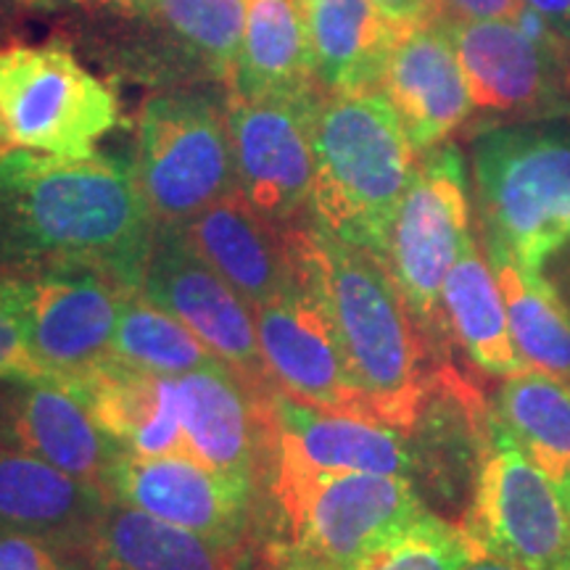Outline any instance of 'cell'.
<instances>
[{
    "label": "cell",
    "instance_id": "cell-1",
    "mask_svg": "<svg viewBox=\"0 0 570 570\" xmlns=\"http://www.w3.org/2000/svg\"><path fill=\"white\" fill-rule=\"evenodd\" d=\"M154 230L135 164L104 154H0V273L88 267L140 288Z\"/></svg>",
    "mask_w": 570,
    "mask_h": 570
},
{
    "label": "cell",
    "instance_id": "cell-2",
    "mask_svg": "<svg viewBox=\"0 0 570 570\" xmlns=\"http://www.w3.org/2000/svg\"><path fill=\"white\" fill-rule=\"evenodd\" d=\"M288 233L323 296L370 415L410 433L439 370L431 367V346L394 277L377 256L323 233L312 219Z\"/></svg>",
    "mask_w": 570,
    "mask_h": 570
},
{
    "label": "cell",
    "instance_id": "cell-3",
    "mask_svg": "<svg viewBox=\"0 0 570 570\" xmlns=\"http://www.w3.org/2000/svg\"><path fill=\"white\" fill-rule=\"evenodd\" d=\"M309 219L383 262L420 154L383 90L327 92L312 114Z\"/></svg>",
    "mask_w": 570,
    "mask_h": 570
},
{
    "label": "cell",
    "instance_id": "cell-4",
    "mask_svg": "<svg viewBox=\"0 0 570 570\" xmlns=\"http://www.w3.org/2000/svg\"><path fill=\"white\" fill-rule=\"evenodd\" d=\"M75 42L111 77L154 90L225 88L248 0H67Z\"/></svg>",
    "mask_w": 570,
    "mask_h": 570
},
{
    "label": "cell",
    "instance_id": "cell-5",
    "mask_svg": "<svg viewBox=\"0 0 570 570\" xmlns=\"http://www.w3.org/2000/svg\"><path fill=\"white\" fill-rule=\"evenodd\" d=\"M135 175L156 225H185L235 185L225 88L156 90L138 114Z\"/></svg>",
    "mask_w": 570,
    "mask_h": 570
},
{
    "label": "cell",
    "instance_id": "cell-6",
    "mask_svg": "<svg viewBox=\"0 0 570 570\" xmlns=\"http://www.w3.org/2000/svg\"><path fill=\"white\" fill-rule=\"evenodd\" d=\"M483 246L515 254L570 225V117L481 127L470 140Z\"/></svg>",
    "mask_w": 570,
    "mask_h": 570
},
{
    "label": "cell",
    "instance_id": "cell-7",
    "mask_svg": "<svg viewBox=\"0 0 570 570\" xmlns=\"http://www.w3.org/2000/svg\"><path fill=\"white\" fill-rule=\"evenodd\" d=\"M0 117L11 148L51 156H92L122 122L119 98L85 69L69 42L0 46Z\"/></svg>",
    "mask_w": 570,
    "mask_h": 570
},
{
    "label": "cell",
    "instance_id": "cell-8",
    "mask_svg": "<svg viewBox=\"0 0 570 570\" xmlns=\"http://www.w3.org/2000/svg\"><path fill=\"white\" fill-rule=\"evenodd\" d=\"M473 235L465 156L449 140L420 154L417 173L399 204L383 256L433 356L449 341L441 291Z\"/></svg>",
    "mask_w": 570,
    "mask_h": 570
},
{
    "label": "cell",
    "instance_id": "cell-9",
    "mask_svg": "<svg viewBox=\"0 0 570 570\" xmlns=\"http://www.w3.org/2000/svg\"><path fill=\"white\" fill-rule=\"evenodd\" d=\"M439 19L481 127L570 117V46L531 11L520 19Z\"/></svg>",
    "mask_w": 570,
    "mask_h": 570
},
{
    "label": "cell",
    "instance_id": "cell-10",
    "mask_svg": "<svg viewBox=\"0 0 570 570\" xmlns=\"http://www.w3.org/2000/svg\"><path fill=\"white\" fill-rule=\"evenodd\" d=\"M462 531L475 554L523 570H570V494L499 423L475 470Z\"/></svg>",
    "mask_w": 570,
    "mask_h": 570
},
{
    "label": "cell",
    "instance_id": "cell-11",
    "mask_svg": "<svg viewBox=\"0 0 570 570\" xmlns=\"http://www.w3.org/2000/svg\"><path fill=\"white\" fill-rule=\"evenodd\" d=\"M281 537L327 566L348 570L383 541L428 515L423 497L407 475L344 473L275 489Z\"/></svg>",
    "mask_w": 570,
    "mask_h": 570
},
{
    "label": "cell",
    "instance_id": "cell-12",
    "mask_svg": "<svg viewBox=\"0 0 570 570\" xmlns=\"http://www.w3.org/2000/svg\"><path fill=\"white\" fill-rule=\"evenodd\" d=\"M111 499L196 533L223 550L256 554L267 499L190 458L119 454L104 479Z\"/></svg>",
    "mask_w": 570,
    "mask_h": 570
},
{
    "label": "cell",
    "instance_id": "cell-13",
    "mask_svg": "<svg viewBox=\"0 0 570 570\" xmlns=\"http://www.w3.org/2000/svg\"><path fill=\"white\" fill-rule=\"evenodd\" d=\"M0 275L24 320L32 354L56 383L69 386L114 360L127 285L88 267Z\"/></svg>",
    "mask_w": 570,
    "mask_h": 570
},
{
    "label": "cell",
    "instance_id": "cell-14",
    "mask_svg": "<svg viewBox=\"0 0 570 570\" xmlns=\"http://www.w3.org/2000/svg\"><path fill=\"white\" fill-rule=\"evenodd\" d=\"M140 291L190 327L248 389L267 399L275 394L262 360L254 306L198 254L183 225H156Z\"/></svg>",
    "mask_w": 570,
    "mask_h": 570
},
{
    "label": "cell",
    "instance_id": "cell-15",
    "mask_svg": "<svg viewBox=\"0 0 570 570\" xmlns=\"http://www.w3.org/2000/svg\"><path fill=\"white\" fill-rule=\"evenodd\" d=\"M323 88L306 96L240 98L227 92L235 185L275 227L306 223L315 175L312 114Z\"/></svg>",
    "mask_w": 570,
    "mask_h": 570
},
{
    "label": "cell",
    "instance_id": "cell-16",
    "mask_svg": "<svg viewBox=\"0 0 570 570\" xmlns=\"http://www.w3.org/2000/svg\"><path fill=\"white\" fill-rule=\"evenodd\" d=\"M273 417V475L275 489L344 473L407 475L415 481L420 460L407 431L375 417L327 412L275 391L269 399Z\"/></svg>",
    "mask_w": 570,
    "mask_h": 570
},
{
    "label": "cell",
    "instance_id": "cell-17",
    "mask_svg": "<svg viewBox=\"0 0 570 570\" xmlns=\"http://www.w3.org/2000/svg\"><path fill=\"white\" fill-rule=\"evenodd\" d=\"M294 259L298 269L296 288L254 306L256 336L269 381L275 391L309 407L373 417L341 352L323 296L298 259L296 248Z\"/></svg>",
    "mask_w": 570,
    "mask_h": 570
},
{
    "label": "cell",
    "instance_id": "cell-18",
    "mask_svg": "<svg viewBox=\"0 0 570 570\" xmlns=\"http://www.w3.org/2000/svg\"><path fill=\"white\" fill-rule=\"evenodd\" d=\"M381 90L417 154L444 146L475 117L465 71L439 17L399 32Z\"/></svg>",
    "mask_w": 570,
    "mask_h": 570
},
{
    "label": "cell",
    "instance_id": "cell-19",
    "mask_svg": "<svg viewBox=\"0 0 570 570\" xmlns=\"http://www.w3.org/2000/svg\"><path fill=\"white\" fill-rule=\"evenodd\" d=\"M0 444L98 487H104L114 460L122 454L82 399L53 381L0 383Z\"/></svg>",
    "mask_w": 570,
    "mask_h": 570
},
{
    "label": "cell",
    "instance_id": "cell-20",
    "mask_svg": "<svg viewBox=\"0 0 570 570\" xmlns=\"http://www.w3.org/2000/svg\"><path fill=\"white\" fill-rule=\"evenodd\" d=\"M190 244L252 306L296 288L298 269L288 227L267 223L238 190L183 225Z\"/></svg>",
    "mask_w": 570,
    "mask_h": 570
},
{
    "label": "cell",
    "instance_id": "cell-21",
    "mask_svg": "<svg viewBox=\"0 0 570 570\" xmlns=\"http://www.w3.org/2000/svg\"><path fill=\"white\" fill-rule=\"evenodd\" d=\"M109 499L98 483L0 444V533H24L75 550Z\"/></svg>",
    "mask_w": 570,
    "mask_h": 570
},
{
    "label": "cell",
    "instance_id": "cell-22",
    "mask_svg": "<svg viewBox=\"0 0 570 570\" xmlns=\"http://www.w3.org/2000/svg\"><path fill=\"white\" fill-rule=\"evenodd\" d=\"M71 552L82 570H252L256 560V554L223 550L117 499H109Z\"/></svg>",
    "mask_w": 570,
    "mask_h": 570
},
{
    "label": "cell",
    "instance_id": "cell-23",
    "mask_svg": "<svg viewBox=\"0 0 570 570\" xmlns=\"http://www.w3.org/2000/svg\"><path fill=\"white\" fill-rule=\"evenodd\" d=\"M317 85L327 92L381 90L399 27L373 0H298Z\"/></svg>",
    "mask_w": 570,
    "mask_h": 570
},
{
    "label": "cell",
    "instance_id": "cell-24",
    "mask_svg": "<svg viewBox=\"0 0 570 570\" xmlns=\"http://www.w3.org/2000/svg\"><path fill=\"white\" fill-rule=\"evenodd\" d=\"M320 88L298 0H248L230 96H306Z\"/></svg>",
    "mask_w": 570,
    "mask_h": 570
},
{
    "label": "cell",
    "instance_id": "cell-25",
    "mask_svg": "<svg viewBox=\"0 0 570 570\" xmlns=\"http://www.w3.org/2000/svg\"><path fill=\"white\" fill-rule=\"evenodd\" d=\"M441 306L449 338L475 367L494 377H510L529 370L512 344L502 291L475 235L449 269Z\"/></svg>",
    "mask_w": 570,
    "mask_h": 570
},
{
    "label": "cell",
    "instance_id": "cell-26",
    "mask_svg": "<svg viewBox=\"0 0 570 570\" xmlns=\"http://www.w3.org/2000/svg\"><path fill=\"white\" fill-rule=\"evenodd\" d=\"M499 428L570 494V386L523 370L504 377L497 396Z\"/></svg>",
    "mask_w": 570,
    "mask_h": 570
},
{
    "label": "cell",
    "instance_id": "cell-27",
    "mask_svg": "<svg viewBox=\"0 0 570 570\" xmlns=\"http://www.w3.org/2000/svg\"><path fill=\"white\" fill-rule=\"evenodd\" d=\"M114 360L156 375H185L225 365L190 327L156 306L140 288L125 294L114 333Z\"/></svg>",
    "mask_w": 570,
    "mask_h": 570
},
{
    "label": "cell",
    "instance_id": "cell-28",
    "mask_svg": "<svg viewBox=\"0 0 570 570\" xmlns=\"http://www.w3.org/2000/svg\"><path fill=\"white\" fill-rule=\"evenodd\" d=\"M489 265L494 269L512 344L529 370L552 375L570 386V325L560 312L539 294L520 273L515 256L504 248L487 246Z\"/></svg>",
    "mask_w": 570,
    "mask_h": 570
},
{
    "label": "cell",
    "instance_id": "cell-29",
    "mask_svg": "<svg viewBox=\"0 0 570 570\" xmlns=\"http://www.w3.org/2000/svg\"><path fill=\"white\" fill-rule=\"evenodd\" d=\"M473 558L475 550L462 525L428 512L348 570H462Z\"/></svg>",
    "mask_w": 570,
    "mask_h": 570
},
{
    "label": "cell",
    "instance_id": "cell-30",
    "mask_svg": "<svg viewBox=\"0 0 570 570\" xmlns=\"http://www.w3.org/2000/svg\"><path fill=\"white\" fill-rule=\"evenodd\" d=\"M512 256H515L525 281L570 325V225L552 227V230L537 235Z\"/></svg>",
    "mask_w": 570,
    "mask_h": 570
},
{
    "label": "cell",
    "instance_id": "cell-31",
    "mask_svg": "<svg viewBox=\"0 0 570 570\" xmlns=\"http://www.w3.org/2000/svg\"><path fill=\"white\" fill-rule=\"evenodd\" d=\"M3 381H53V375L32 354L24 320L0 275V383Z\"/></svg>",
    "mask_w": 570,
    "mask_h": 570
},
{
    "label": "cell",
    "instance_id": "cell-32",
    "mask_svg": "<svg viewBox=\"0 0 570 570\" xmlns=\"http://www.w3.org/2000/svg\"><path fill=\"white\" fill-rule=\"evenodd\" d=\"M0 570H82L77 554L48 539L0 533Z\"/></svg>",
    "mask_w": 570,
    "mask_h": 570
},
{
    "label": "cell",
    "instance_id": "cell-33",
    "mask_svg": "<svg viewBox=\"0 0 570 570\" xmlns=\"http://www.w3.org/2000/svg\"><path fill=\"white\" fill-rule=\"evenodd\" d=\"M525 11L523 0H436L444 19H520Z\"/></svg>",
    "mask_w": 570,
    "mask_h": 570
},
{
    "label": "cell",
    "instance_id": "cell-34",
    "mask_svg": "<svg viewBox=\"0 0 570 570\" xmlns=\"http://www.w3.org/2000/svg\"><path fill=\"white\" fill-rule=\"evenodd\" d=\"M252 570H338L327 566L315 554L298 550V547L283 544V541H265L256 552Z\"/></svg>",
    "mask_w": 570,
    "mask_h": 570
},
{
    "label": "cell",
    "instance_id": "cell-35",
    "mask_svg": "<svg viewBox=\"0 0 570 570\" xmlns=\"http://www.w3.org/2000/svg\"><path fill=\"white\" fill-rule=\"evenodd\" d=\"M373 6L399 30L436 17V0H373Z\"/></svg>",
    "mask_w": 570,
    "mask_h": 570
},
{
    "label": "cell",
    "instance_id": "cell-36",
    "mask_svg": "<svg viewBox=\"0 0 570 570\" xmlns=\"http://www.w3.org/2000/svg\"><path fill=\"white\" fill-rule=\"evenodd\" d=\"M523 6L570 46V0H523Z\"/></svg>",
    "mask_w": 570,
    "mask_h": 570
},
{
    "label": "cell",
    "instance_id": "cell-37",
    "mask_svg": "<svg viewBox=\"0 0 570 570\" xmlns=\"http://www.w3.org/2000/svg\"><path fill=\"white\" fill-rule=\"evenodd\" d=\"M42 6H56V0H0V27L21 17L24 11L42 9Z\"/></svg>",
    "mask_w": 570,
    "mask_h": 570
},
{
    "label": "cell",
    "instance_id": "cell-38",
    "mask_svg": "<svg viewBox=\"0 0 570 570\" xmlns=\"http://www.w3.org/2000/svg\"><path fill=\"white\" fill-rule=\"evenodd\" d=\"M462 570H523V568H515V566H510V562L489 558V554H475V558L470 560Z\"/></svg>",
    "mask_w": 570,
    "mask_h": 570
},
{
    "label": "cell",
    "instance_id": "cell-39",
    "mask_svg": "<svg viewBox=\"0 0 570 570\" xmlns=\"http://www.w3.org/2000/svg\"><path fill=\"white\" fill-rule=\"evenodd\" d=\"M11 148L9 142V132H6V125H3V117H0V154H6Z\"/></svg>",
    "mask_w": 570,
    "mask_h": 570
},
{
    "label": "cell",
    "instance_id": "cell-40",
    "mask_svg": "<svg viewBox=\"0 0 570 570\" xmlns=\"http://www.w3.org/2000/svg\"><path fill=\"white\" fill-rule=\"evenodd\" d=\"M56 3H61V0H56ZM63 3H67V0H63Z\"/></svg>",
    "mask_w": 570,
    "mask_h": 570
}]
</instances>
